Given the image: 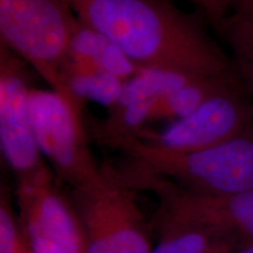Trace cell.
<instances>
[{"mask_svg":"<svg viewBox=\"0 0 253 253\" xmlns=\"http://www.w3.org/2000/svg\"><path fill=\"white\" fill-rule=\"evenodd\" d=\"M94 28L144 68L197 75L233 74L232 61L209 34L205 15L184 12L170 0H65Z\"/></svg>","mask_w":253,"mask_h":253,"instance_id":"obj_1","label":"cell"},{"mask_svg":"<svg viewBox=\"0 0 253 253\" xmlns=\"http://www.w3.org/2000/svg\"><path fill=\"white\" fill-rule=\"evenodd\" d=\"M119 150L150 172L195 194L229 196L253 189V126L194 151L157 149L138 140L126 142Z\"/></svg>","mask_w":253,"mask_h":253,"instance_id":"obj_2","label":"cell"},{"mask_svg":"<svg viewBox=\"0 0 253 253\" xmlns=\"http://www.w3.org/2000/svg\"><path fill=\"white\" fill-rule=\"evenodd\" d=\"M78 17L65 0H0V45L59 91Z\"/></svg>","mask_w":253,"mask_h":253,"instance_id":"obj_3","label":"cell"},{"mask_svg":"<svg viewBox=\"0 0 253 253\" xmlns=\"http://www.w3.org/2000/svg\"><path fill=\"white\" fill-rule=\"evenodd\" d=\"M80 218L89 253H153L135 190L112 167L96 182L72 189L69 196Z\"/></svg>","mask_w":253,"mask_h":253,"instance_id":"obj_4","label":"cell"},{"mask_svg":"<svg viewBox=\"0 0 253 253\" xmlns=\"http://www.w3.org/2000/svg\"><path fill=\"white\" fill-rule=\"evenodd\" d=\"M120 179L134 190L157 196L158 226L192 224L253 243V189L229 196H208L186 191L130 161L116 169Z\"/></svg>","mask_w":253,"mask_h":253,"instance_id":"obj_5","label":"cell"},{"mask_svg":"<svg viewBox=\"0 0 253 253\" xmlns=\"http://www.w3.org/2000/svg\"><path fill=\"white\" fill-rule=\"evenodd\" d=\"M30 112L34 137L54 175L78 189L103 175L89 147L84 116L72 102L53 89L32 88Z\"/></svg>","mask_w":253,"mask_h":253,"instance_id":"obj_6","label":"cell"},{"mask_svg":"<svg viewBox=\"0 0 253 253\" xmlns=\"http://www.w3.org/2000/svg\"><path fill=\"white\" fill-rule=\"evenodd\" d=\"M253 126V101L240 81L209 96L185 118L161 131L147 129L136 140L168 151H194L230 140Z\"/></svg>","mask_w":253,"mask_h":253,"instance_id":"obj_7","label":"cell"},{"mask_svg":"<svg viewBox=\"0 0 253 253\" xmlns=\"http://www.w3.org/2000/svg\"><path fill=\"white\" fill-rule=\"evenodd\" d=\"M15 195L32 253H89L77 210L55 185L50 168L19 181Z\"/></svg>","mask_w":253,"mask_h":253,"instance_id":"obj_8","label":"cell"},{"mask_svg":"<svg viewBox=\"0 0 253 253\" xmlns=\"http://www.w3.org/2000/svg\"><path fill=\"white\" fill-rule=\"evenodd\" d=\"M31 69L23 59L0 45V150L18 182L49 169L32 126Z\"/></svg>","mask_w":253,"mask_h":253,"instance_id":"obj_9","label":"cell"},{"mask_svg":"<svg viewBox=\"0 0 253 253\" xmlns=\"http://www.w3.org/2000/svg\"><path fill=\"white\" fill-rule=\"evenodd\" d=\"M197 75L164 68H143L125 81L122 93L107 109L102 120L95 121L89 130L91 138L101 145L118 149L126 142L136 140L154 120L160 101L166 95Z\"/></svg>","mask_w":253,"mask_h":253,"instance_id":"obj_10","label":"cell"},{"mask_svg":"<svg viewBox=\"0 0 253 253\" xmlns=\"http://www.w3.org/2000/svg\"><path fill=\"white\" fill-rule=\"evenodd\" d=\"M63 65L81 72L106 73L122 81L129 80L144 68L132 62L112 41L79 18Z\"/></svg>","mask_w":253,"mask_h":253,"instance_id":"obj_11","label":"cell"},{"mask_svg":"<svg viewBox=\"0 0 253 253\" xmlns=\"http://www.w3.org/2000/svg\"><path fill=\"white\" fill-rule=\"evenodd\" d=\"M158 227L161 239L153 253H236L251 244L239 237L192 224Z\"/></svg>","mask_w":253,"mask_h":253,"instance_id":"obj_12","label":"cell"},{"mask_svg":"<svg viewBox=\"0 0 253 253\" xmlns=\"http://www.w3.org/2000/svg\"><path fill=\"white\" fill-rule=\"evenodd\" d=\"M216 31L229 45L237 77L253 101V18L229 17Z\"/></svg>","mask_w":253,"mask_h":253,"instance_id":"obj_13","label":"cell"},{"mask_svg":"<svg viewBox=\"0 0 253 253\" xmlns=\"http://www.w3.org/2000/svg\"><path fill=\"white\" fill-rule=\"evenodd\" d=\"M24 248L8 192L2 186L0 196V253H18Z\"/></svg>","mask_w":253,"mask_h":253,"instance_id":"obj_14","label":"cell"},{"mask_svg":"<svg viewBox=\"0 0 253 253\" xmlns=\"http://www.w3.org/2000/svg\"><path fill=\"white\" fill-rule=\"evenodd\" d=\"M216 4L219 13L218 26L229 17L253 18V0H216Z\"/></svg>","mask_w":253,"mask_h":253,"instance_id":"obj_15","label":"cell"},{"mask_svg":"<svg viewBox=\"0 0 253 253\" xmlns=\"http://www.w3.org/2000/svg\"><path fill=\"white\" fill-rule=\"evenodd\" d=\"M194 2L198 11H201L205 17H207L209 24L212 25L216 28L219 24V13H218V7L216 0H190Z\"/></svg>","mask_w":253,"mask_h":253,"instance_id":"obj_16","label":"cell"},{"mask_svg":"<svg viewBox=\"0 0 253 253\" xmlns=\"http://www.w3.org/2000/svg\"><path fill=\"white\" fill-rule=\"evenodd\" d=\"M236 253H253V243L244 246V248L240 249L239 251L236 252Z\"/></svg>","mask_w":253,"mask_h":253,"instance_id":"obj_17","label":"cell"},{"mask_svg":"<svg viewBox=\"0 0 253 253\" xmlns=\"http://www.w3.org/2000/svg\"><path fill=\"white\" fill-rule=\"evenodd\" d=\"M18 253H32V252L30 251V249H27L26 246H25V248H24L23 250H21L20 252H18Z\"/></svg>","mask_w":253,"mask_h":253,"instance_id":"obj_18","label":"cell"}]
</instances>
